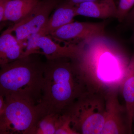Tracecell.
Instances as JSON below:
<instances>
[{
	"label": "cell",
	"mask_w": 134,
	"mask_h": 134,
	"mask_svg": "<svg viewBox=\"0 0 134 134\" xmlns=\"http://www.w3.org/2000/svg\"><path fill=\"white\" fill-rule=\"evenodd\" d=\"M130 58L118 44L104 35L78 43L74 59L89 86L105 95L121 91Z\"/></svg>",
	"instance_id": "cell-1"
},
{
	"label": "cell",
	"mask_w": 134,
	"mask_h": 134,
	"mask_svg": "<svg viewBox=\"0 0 134 134\" xmlns=\"http://www.w3.org/2000/svg\"><path fill=\"white\" fill-rule=\"evenodd\" d=\"M91 88L73 58L46 59L41 103L47 113L62 114Z\"/></svg>",
	"instance_id": "cell-2"
},
{
	"label": "cell",
	"mask_w": 134,
	"mask_h": 134,
	"mask_svg": "<svg viewBox=\"0 0 134 134\" xmlns=\"http://www.w3.org/2000/svg\"><path fill=\"white\" fill-rule=\"evenodd\" d=\"M32 54L1 66L0 94L42 103L45 62Z\"/></svg>",
	"instance_id": "cell-3"
},
{
	"label": "cell",
	"mask_w": 134,
	"mask_h": 134,
	"mask_svg": "<svg viewBox=\"0 0 134 134\" xmlns=\"http://www.w3.org/2000/svg\"><path fill=\"white\" fill-rule=\"evenodd\" d=\"M105 96L90 88L62 113L76 134H100L105 120Z\"/></svg>",
	"instance_id": "cell-4"
},
{
	"label": "cell",
	"mask_w": 134,
	"mask_h": 134,
	"mask_svg": "<svg viewBox=\"0 0 134 134\" xmlns=\"http://www.w3.org/2000/svg\"><path fill=\"white\" fill-rule=\"evenodd\" d=\"M3 97L6 107L0 115V134H34L39 120L47 114L42 103Z\"/></svg>",
	"instance_id": "cell-5"
},
{
	"label": "cell",
	"mask_w": 134,
	"mask_h": 134,
	"mask_svg": "<svg viewBox=\"0 0 134 134\" xmlns=\"http://www.w3.org/2000/svg\"><path fill=\"white\" fill-rule=\"evenodd\" d=\"M62 0H40L33 9L19 23L9 27L12 32L25 50L29 38L37 33L50 17L53 10Z\"/></svg>",
	"instance_id": "cell-6"
},
{
	"label": "cell",
	"mask_w": 134,
	"mask_h": 134,
	"mask_svg": "<svg viewBox=\"0 0 134 134\" xmlns=\"http://www.w3.org/2000/svg\"><path fill=\"white\" fill-rule=\"evenodd\" d=\"M106 23L74 21L48 36L65 44H77L88 39L105 35Z\"/></svg>",
	"instance_id": "cell-7"
},
{
	"label": "cell",
	"mask_w": 134,
	"mask_h": 134,
	"mask_svg": "<svg viewBox=\"0 0 134 134\" xmlns=\"http://www.w3.org/2000/svg\"><path fill=\"white\" fill-rule=\"evenodd\" d=\"M119 91L105 94V120L100 134H132L125 105L121 104L118 97Z\"/></svg>",
	"instance_id": "cell-8"
},
{
	"label": "cell",
	"mask_w": 134,
	"mask_h": 134,
	"mask_svg": "<svg viewBox=\"0 0 134 134\" xmlns=\"http://www.w3.org/2000/svg\"><path fill=\"white\" fill-rule=\"evenodd\" d=\"M77 50V44L62 46L55 43L48 36H39L37 34L31 36L27 40L24 57L36 54L44 55L47 60L62 57L74 58Z\"/></svg>",
	"instance_id": "cell-9"
},
{
	"label": "cell",
	"mask_w": 134,
	"mask_h": 134,
	"mask_svg": "<svg viewBox=\"0 0 134 134\" xmlns=\"http://www.w3.org/2000/svg\"><path fill=\"white\" fill-rule=\"evenodd\" d=\"M76 16V6L70 3L68 0L62 1L44 25L36 34L39 36H48L62 26L73 22Z\"/></svg>",
	"instance_id": "cell-10"
},
{
	"label": "cell",
	"mask_w": 134,
	"mask_h": 134,
	"mask_svg": "<svg viewBox=\"0 0 134 134\" xmlns=\"http://www.w3.org/2000/svg\"><path fill=\"white\" fill-rule=\"evenodd\" d=\"M117 10L114 0H101L82 3L76 5L77 16L98 19L115 18Z\"/></svg>",
	"instance_id": "cell-11"
},
{
	"label": "cell",
	"mask_w": 134,
	"mask_h": 134,
	"mask_svg": "<svg viewBox=\"0 0 134 134\" xmlns=\"http://www.w3.org/2000/svg\"><path fill=\"white\" fill-rule=\"evenodd\" d=\"M9 28L4 31L0 37V65H5L23 58L24 50Z\"/></svg>",
	"instance_id": "cell-12"
},
{
	"label": "cell",
	"mask_w": 134,
	"mask_h": 134,
	"mask_svg": "<svg viewBox=\"0 0 134 134\" xmlns=\"http://www.w3.org/2000/svg\"><path fill=\"white\" fill-rule=\"evenodd\" d=\"M121 91L125 101L130 128L132 132L134 113V52L130 58L127 70Z\"/></svg>",
	"instance_id": "cell-13"
},
{
	"label": "cell",
	"mask_w": 134,
	"mask_h": 134,
	"mask_svg": "<svg viewBox=\"0 0 134 134\" xmlns=\"http://www.w3.org/2000/svg\"><path fill=\"white\" fill-rule=\"evenodd\" d=\"M40 0H10L5 10L3 21H8L14 24L26 17Z\"/></svg>",
	"instance_id": "cell-14"
},
{
	"label": "cell",
	"mask_w": 134,
	"mask_h": 134,
	"mask_svg": "<svg viewBox=\"0 0 134 134\" xmlns=\"http://www.w3.org/2000/svg\"><path fill=\"white\" fill-rule=\"evenodd\" d=\"M61 114H47L39 120L34 134H55Z\"/></svg>",
	"instance_id": "cell-15"
},
{
	"label": "cell",
	"mask_w": 134,
	"mask_h": 134,
	"mask_svg": "<svg viewBox=\"0 0 134 134\" xmlns=\"http://www.w3.org/2000/svg\"><path fill=\"white\" fill-rule=\"evenodd\" d=\"M134 6V0H119L117 6L115 18L119 22L125 21V18Z\"/></svg>",
	"instance_id": "cell-16"
},
{
	"label": "cell",
	"mask_w": 134,
	"mask_h": 134,
	"mask_svg": "<svg viewBox=\"0 0 134 134\" xmlns=\"http://www.w3.org/2000/svg\"><path fill=\"white\" fill-rule=\"evenodd\" d=\"M55 134H76L72 129L69 119L63 114L60 117Z\"/></svg>",
	"instance_id": "cell-17"
},
{
	"label": "cell",
	"mask_w": 134,
	"mask_h": 134,
	"mask_svg": "<svg viewBox=\"0 0 134 134\" xmlns=\"http://www.w3.org/2000/svg\"><path fill=\"white\" fill-rule=\"evenodd\" d=\"M10 0H0V21H3L6 8Z\"/></svg>",
	"instance_id": "cell-18"
},
{
	"label": "cell",
	"mask_w": 134,
	"mask_h": 134,
	"mask_svg": "<svg viewBox=\"0 0 134 134\" xmlns=\"http://www.w3.org/2000/svg\"><path fill=\"white\" fill-rule=\"evenodd\" d=\"M125 21L129 24L132 25L134 23V6L127 15Z\"/></svg>",
	"instance_id": "cell-19"
},
{
	"label": "cell",
	"mask_w": 134,
	"mask_h": 134,
	"mask_svg": "<svg viewBox=\"0 0 134 134\" xmlns=\"http://www.w3.org/2000/svg\"><path fill=\"white\" fill-rule=\"evenodd\" d=\"M99 1L101 0H68L70 3L75 6L82 3L97 1Z\"/></svg>",
	"instance_id": "cell-20"
},
{
	"label": "cell",
	"mask_w": 134,
	"mask_h": 134,
	"mask_svg": "<svg viewBox=\"0 0 134 134\" xmlns=\"http://www.w3.org/2000/svg\"><path fill=\"white\" fill-rule=\"evenodd\" d=\"M6 107V103L4 97L0 94V115L3 113Z\"/></svg>",
	"instance_id": "cell-21"
},
{
	"label": "cell",
	"mask_w": 134,
	"mask_h": 134,
	"mask_svg": "<svg viewBox=\"0 0 134 134\" xmlns=\"http://www.w3.org/2000/svg\"><path fill=\"white\" fill-rule=\"evenodd\" d=\"M133 25V33L132 36V40L134 43V23L132 24Z\"/></svg>",
	"instance_id": "cell-22"
},
{
	"label": "cell",
	"mask_w": 134,
	"mask_h": 134,
	"mask_svg": "<svg viewBox=\"0 0 134 134\" xmlns=\"http://www.w3.org/2000/svg\"><path fill=\"white\" fill-rule=\"evenodd\" d=\"M133 125H134V115H133Z\"/></svg>",
	"instance_id": "cell-23"
}]
</instances>
